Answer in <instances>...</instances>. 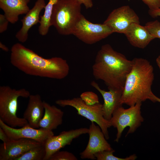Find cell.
I'll list each match as a JSON object with an SVG mask.
<instances>
[{
    "instance_id": "ba28073f",
    "label": "cell",
    "mask_w": 160,
    "mask_h": 160,
    "mask_svg": "<svg viewBox=\"0 0 160 160\" xmlns=\"http://www.w3.org/2000/svg\"><path fill=\"white\" fill-rule=\"evenodd\" d=\"M113 33L112 30L104 24L94 23L82 15L76 23L72 34L84 43L95 44Z\"/></svg>"
},
{
    "instance_id": "d6a6232c",
    "label": "cell",
    "mask_w": 160,
    "mask_h": 160,
    "mask_svg": "<svg viewBox=\"0 0 160 160\" xmlns=\"http://www.w3.org/2000/svg\"><path fill=\"white\" fill-rule=\"evenodd\" d=\"M156 62L160 70V60L157 58L156 60Z\"/></svg>"
},
{
    "instance_id": "1f68e13d",
    "label": "cell",
    "mask_w": 160,
    "mask_h": 160,
    "mask_svg": "<svg viewBox=\"0 0 160 160\" xmlns=\"http://www.w3.org/2000/svg\"><path fill=\"white\" fill-rule=\"evenodd\" d=\"M153 102H158L160 103V98L158 97L155 95H154L153 97Z\"/></svg>"
},
{
    "instance_id": "4fadbf2b",
    "label": "cell",
    "mask_w": 160,
    "mask_h": 160,
    "mask_svg": "<svg viewBox=\"0 0 160 160\" xmlns=\"http://www.w3.org/2000/svg\"><path fill=\"white\" fill-rule=\"evenodd\" d=\"M43 143L29 139H11L1 144L0 160H14L30 149Z\"/></svg>"
},
{
    "instance_id": "ac0fdd59",
    "label": "cell",
    "mask_w": 160,
    "mask_h": 160,
    "mask_svg": "<svg viewBox=\"0 0 160 160\" xmlns=\"http://www.w3.org/2000/svg\"><path fill=\"white\" fill-rule=\"evenodd\" d=\"M26 0H0V7L9 23L14 24L20 15L26 14L30 9Z\"/></svg>"
},
{
    "instance_id": "5bb4252c",
    "label": "cell",
    "mask_w": 160,
    "mask_h": 160,
    "mask_svg": "<svg viewBox=\"0 0 160 160\" xmlns=\"http://www.w3.org/2000/svg\"><path fill=\"white\" fill-rule=\"evenodd\" d=\"M46 5L45 0H37L33 7L29 9L21 20L22 26L15 35L19 41L22 43L26 41L29 30L33 26L40 23V14Z\"/></svg>"
},
{
    "instance_id": "30bf717a",
    "label": "cell",
    "mask_w": 160,
    "mask_h": 160,
    "mask_svg": "<svg viewBox=\"0 0 160 160\" xmlns=\"http://www.w3.org/2000/svg\"><path fill=\"white\" fill-rule=\"evenodd\" d=\"M92 122L89 128V138L87 145L80 155L82 159H96L95 155L97 152L113 149L108 143L100 128Z\"/></svg>"
},
{
    "instance_id": "7402d4cb",
    "label": "cell",
    "mask_w": 160,
    "mask_h": 160,
    "mask_svg": "<svg viewBox=\"0 0 160 160\" xmlns=\"http://www.w3.org/2000/svg\"><path fill=\"white\" fill-rule=\"evenodd\" d=\"M114 152L115 151L113 149L100 151L95 155V157L97 160H135L137 158L135 154L125 158H119L113 155Z\"/></svg>"
},
{
    "instance_id": "9c48e42d",
    "label": "cell",
    "mask_w": 160,
    "mask_h": 160,
    "mask_svg": "<svg viewBox=\"0 0 160 160\" xmlns=\"http://www.w3.org/2000/svg\"><path fill=\"white\" fill-rule=\"evenodd\" d=\"M134 23H140L139 18L132 9L126 5L113 10L103 23L108 26L113 33L124 34Z\"/></svg>"
},
{
    "instance_id": "7c38bea8",
    "label": "cell",
    "mask_w": 160,
    "mask_h": 160,
    "mask_svg": "<svg viewBox=\"0 0 160 160\" xmlns=\"http://www.w3.org/2000/svg\"><path fill=\"white\" fill-rule=\"evenodd\" d=\"M0 127L11 139L27 138L44 143L47 139L54 135L52 131L41 128L37 129L29 125L18 129L12 127L6 124L0 119Z\"/></svg>"
},
{
    "instance_id": "52a82bcc",
    "label": "cell",
    "mask_w": 160,
    "mask_h": 160,
    "mask_svg": "<svg viewBox=\"0 0 160 160\" xmlns=\"http://www.w3.org/2000/svg\"><path fill=\"white\" fill-rule=\"evenodd\" d=\"M55 103L62 107L69 106L75 108L78 114L92 122L97 123L100 128L107 140L109 138L108 129L111 127L109 121L104 118L103 104L100 103L90 105L86 104L80 97L71 99H59Z\"/></svg>"
},
{
    "instance_id": "277c9868",
    "label": "cell",
    "mask_w": 160,
    "mask_h": 160,
    "mask_svg": "<svg viewBox=\"0 0 160 160\" xmlns=\"http://www.w3.org/2000/svg\"><path fill=\"white\" fill-rule=\"evenodd\" d=\"M81 5L76 0H58L53 9L51 25L54 26L61 35L72 34L82 15Z\"/></svg>"
},
{
    "instance_id": "f546056e",
    "label": "cell",
    "mask_w": 160,
    "mask_h": 160,
    "mask_svg": "<svg viewBox=\"0 0 160 160\" xmlns=\"http://www.w3.org/2000/svg\"><path fill=\"white\" fill-rule=\"evenodd\" d=\"M148 14L153 18L160 17V8L154 9H149Z\"/></svg>"
},
{
    "instance_id": "e575fe53",
    "label": "cell",
    "mask_w": 160,
    "mask_h": 160,
    "mask_svg": "<svg viewBox=\"0 0 160 160\" xmlns=\"http://www.w3.org/2000/svg\"><path fill=\"white\" fill-rule=\"evenodd\" d=\"M26 0V1L28 3L30 1V0Z\"/></svg>"
},
{
    "instance_id": "484cf974",
    "label": "cell",
    "mask_w": 160,
    "mask_h": 160,
    "mask_svg": "<svg viewBox=\"0 0 160 160\" xmlns=\"http://www.w3.org/2000/svg\"><path fill=\"white\" fill-rule=\"evenodd\" d=\"M148 7L149 9L160 8V0H141Z\"/></svg>"
},
{
    "instance_id": "cb8c5ba5",
    "label": "cell",
    "mask_w": 160,
    "mask_h": 160,
    "mask_svg": "<svg viewBox=\"0 0 160 160\" xmlns=\"http://www.w3.org/2000/svg\"><path fill=\"white\" fill-rule=\"evenodd\" d=\"M145 26L155 39H160V22L158 20L149 21Z\"/></svg>"
},
{
    "instance_id": "3957f363",
    "label": "cell",
    "mask_w": 160,
    "mask_h": 160,
    "mask_svg": "<svg viewBox=\"0 0 160 160\" xmlns=\"http://www.w3.org/2000/svg\"><path fill=\"white\" fill-rule=\"evenodd\" d=\"M132 61V67L127 76L120 100L121 104L129 106L148 99L151 101L154 94L151 90L154 79L153 66L144 58H135Z\"/></svg>"
},
{
    "instance_id": "2e32d148",
    "label": "cell",
    "mask_w": 160,
    "mask_h": 160,
    "mask_svg": "<svg viewBox=\"0 0 160 160\" xmlns=\"http://www.w3.org/2000/svg\"><path fill=\"white\" fill-rule=\"evenodd\" d=\"M44 110L43 101L40 95H30L23 118L28 121L30 126L39 128V123L43 116Z\"/></svg>"
},
{
    "instance_id": "836d02e7",
    "label": "cell",
    "mask_w": 160,
    "mask_h": 160,
    "mask_svg": "<svg viewBox=\"0 0 160 160\" xmlns=\"http://www.w3.org/2000/svg\"><path fill=\"white\" fill-rule=\"evenodd\" d=\"M157 58L160 60V55H159Z\"/></svg>"
},
{
    "instance_id": "d4e9b609",
    "label": "cell",
    "mask_w": 160,
    "mask_h": 160,
    "mask_svg": "<svg viewBox=\"0 0 160 160\" xmlns=\"http://www.w3.org/2000/svg\"><path fill=\"white\" fill-rule=\"evenodd\" d=\"M80 97L88 105H93L99 103L97 95L92 92H84L80 95Z\"/></svg>"
},
{
    "instance_id": "e0dca14e",
    "label": "cell",
    "mask_w": 160,
    "mask_h": 160,
    "mask_svg": "<svg viewBox=\"0 0 160 160\" xmlns=\"http://www.w3.org/2000/svg\"><path fill=\"white\" fill-rule=\"evenodd\" d=\"M124 34L131 45L141 49L145 48L155 39L145 26L139 23H132Z\"/></svg>"
},
{
    "instance_id": "603a6c76",
    "label": "cell",
    "mask_w": 160,
    "mask_h": 160,
    "mask_svg": "<svg viewBox=\"0 0 160 160\" xmlns=\"http://www.w3.org/2000/svg\"><path fill=\"white\" fill-rule=\"evenodd\" d=\"M77 158L73 153L66 151H60L52 154L49 160H77Z\"/></svg>"
},
{
    "instance_id": "4dcf8cb0",
    "label": "cell",
    "mask_w": 160,
    "mask_h": 160,
    "mask_svg": "<svg viewBox=\"0 0 160 160\" xmlns=\"http://www.w3.org/2000/svg\"><path fill=\"white\" fill-rule=\"evenodd\" d=\"M0 48L2 50L6 52L9 51L8 48L1 42H0Z\"/></svg>"
},
{
    "instance_id": "4316f807",
    "label": "cell",
    "mask_w": 160,
    "mask_h": 160,
    "mask_svg": "<svg viewBox=\"0 0 160 160\" xmlns=\"http://www.w3.org/2000/svg\"><path fill=\"white\" fill-rule=\"evenodd\" d=\"M9 22L4 15L0 14V33H2L7 29Z\"/></svg>"
},
{
    "instance_id": "8fae6325",
    "label": "cell",
    "mask_w": 160,
    "mask_h": 160,
    "mask_svg": "<svg viewBox=\"0 0 160 160\" xmlns=\"http://www.w3.org/2000/svg\"><path fill=\"white\" fill-rule=\"evenodd\" d=\"M88 132L89 128H81L63 131L59 135L49 137L44 143L46 154L44 160H49L54 153L66 145H70L73 139L82 135L88 134Z\"/></svg>"
},
{
    "instance_id": "44dd1931",
    "label": "cell",
    "mask_w": 160,
    "mask_h": 160,
    "mask_svg": "<svg viewBox=\"0 0 160 160\" xmlns=\"http://www.w3.org/2000/svg\"><path fill=\"white\" fill-rule=\"evenodd\" d=\"M45 154L44 143L30 149L14 160H44Z\"/></svg>"
},
{
    "instance_id": "d6986e66",
    "label": "cell",
    "mask_w": 160,
    "mask_h": 160,
    "mask_svg": "<svg viewBox=\"0 0 160 160\" xmlns=\"http://www.w3.org/2000/svg\"><path fill=\"white\" fill-rule=\"evenodd\" d=\"M44 113L39 124V128L52 131L61 125L63 112L54 105L43 101Z\"/></svg>"
},
{
    "instance_id": "83f0119b",
    "label": "cell",
    "mask_w": 160,
    "mask_h": 160,
    "mask_svg": "<svg viewBox=\"0 0 160 160\" xmlns=\"http://www.w3.org/2000/svg\"><path fill=\"white\" fill-rule=\"evenodd\" d=\"M0 139L3 142V143H6L11 139L4 131L0 127Z\"/></svg>"
},
{
    "instance_id": "ffe728a7",
    "label": "cell",
    "mask_w": 160,
    "mask_h": 160,
    "mask_svg": "<svg viewBox=\"0 0 160 160\" xmlns=\"http://www.w3.org/2000/svg\"><path fill=\"white\" fill-rule=\"evenodd\" d=\"M58 0H49L46 5L44 15L40 16V25L39 27V33L41 36L46 35L50 27L51 16L53 7Z\"/></svg>"
},
{
    "instance_id": "7a4b0ae2",
    "label": "cell",
    "mask_w": 160,
    "mask_h": 160,
    "mask_svg": "<svg viewBox=\"0 0 160 160\" xmlns=\"http://www.w3.org/2000/svg\"><path fill=\"white\" fill-rule=\"evenodd\" d=\"M132 64V60H128L106 44L103 45L97 53L92 66V73L96 79L103 81L108 89L123 91Z\"/></svg>"
},
{
    "instance_id": "f1b7e54d",
    "label": "cell",
    "mask_w": 160,
    "mask_h": 160,
    "mask_svg": "<svg viewBox=\"0 0 160 160\" xmlns=\"http://www.w3.org/2000/svg\"><path fill=\"white\" fill-rule=\"evenodd\" d=\"M81 4H83L86 9L91 8L93 6L92 0H76Z\"/></svg>"
},
{
    "instance_id": "6da1fadb",
    "label": "cell",
    "mask_w": 160,
    "mask_h": 160,
    "mask_svg": "<svg viewBox=\"0 0 160 160\" xmlns=\"http://www.w3.org/2000/svg\"><path fill=\"white\" fill-rule=\"evenodd\" d=\"M10 61L14 66L31 76L61 79L69 71L66 60L58 57L45 58L19 43L12 46Z\"/></svg>"
},
{
    "instance_id": "8992f818",
    "label": "cell",
    "mask_w": 160,
    "mask_h": 160,
    "mask_svg": "<svg viewBox=\"0 0 160 160\" xmlns=\"http://www.w3.org/2000/svg\"><path fill=\"white\" fill-rule=\"evenodd\" d=\"M142 103H137L135 105L125 109L121 106L116 109L112 113L109 120L111 125L117 130L116 138L115 141L118 142L122 132L127 127H129L126 136L134 133L144 121L141 114Z\"/></svg>"
},
{
    "instance_id": "5b68a950",
    "label": "cell",
    "mask_w": 160,
    "mask_h": 160,
    "mask_svg": "<svg viewBox=\"0 0 160 160\" xmlns=\"http://www.w3.org/2000/svg\"><path fill=\"white\" fill-rule=\"evenodd\" d=\"M30 92L24 88L12 89L8 86L0 87V119L8 126L13 128L29 125L23 118L17 115L18 98L29 97Z\"/></svg>"
},
{
    "instance_id": "9a60e30c",
    "label": "cell",
    "mask_w": 160,
    "mask_h": 160,
    "mask_svg": "<svg viewBox=\"0 0 160 160\" xmlns=\"http://www.w3.org/2000/svg\"><path fill=\"white\" fill-rule=\"evenodd\" d=\"M91 85L102 95L104 100L102 107L103 116L105 119L109 121L114 111L122 105L120 100L123 91L111 89L108 91H105L102 89L95 81H92Z\"/></svg>"
}]
</instances>
